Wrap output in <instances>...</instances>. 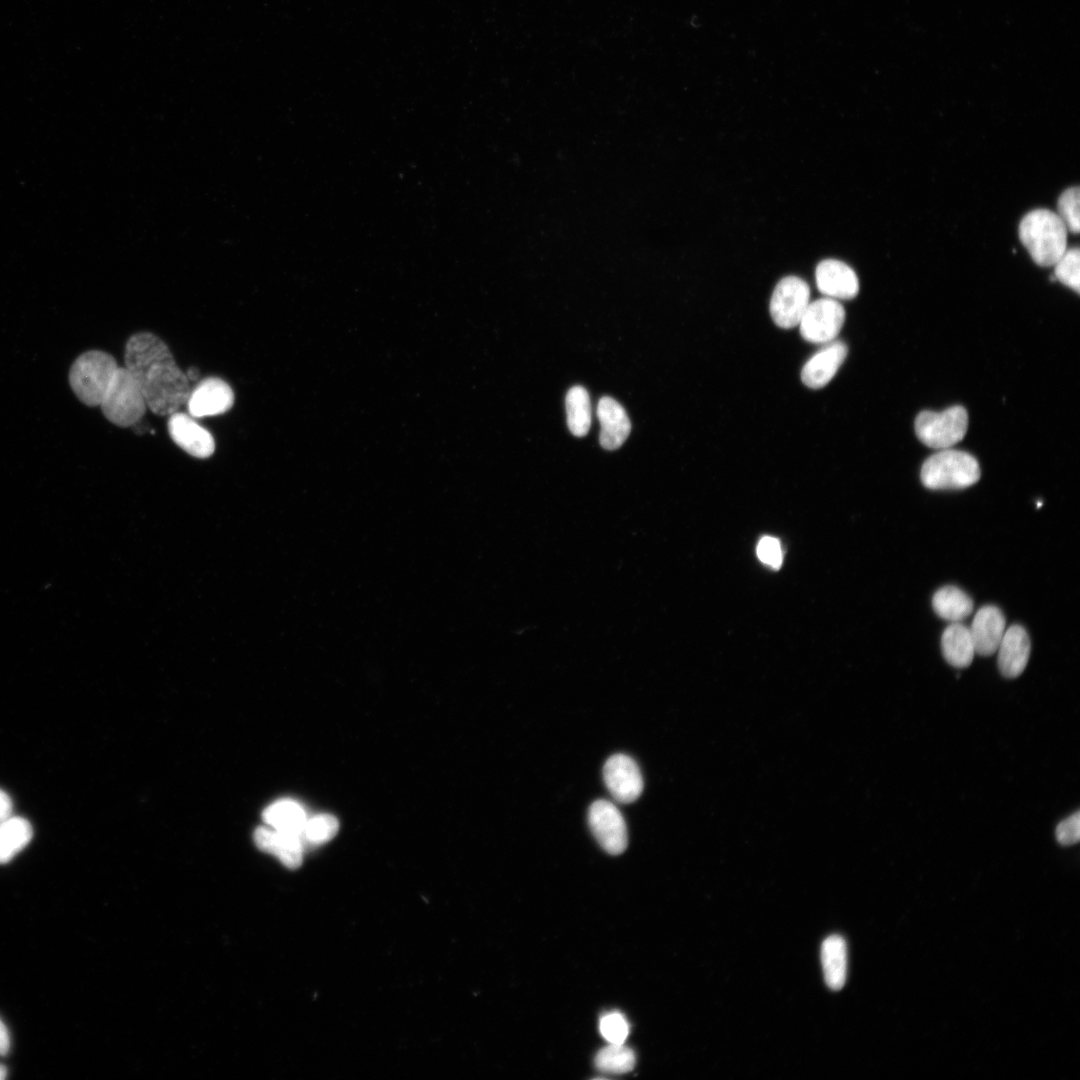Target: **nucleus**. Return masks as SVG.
<instances>
[{"label":"nucleus","mask_w":1080,"mask_h":1080,"mask_svg":"<svg viewBox=\"0 0 1080 1080\" xmlns=\"http://www.w3.org/2000/svg\"><path fill=\"white\" fill-rule=\"evenodd\" d=\"M124 359L152 412L169 416L186 404L191 391L189 380L158 336L150 332L131 336Z\"/></svg>","instance_id":"obj_1"},{"label":"nucleus","mask_w":1080,"mask_h":1080,"mask_svg":"<svg viewBox=\"0 0 1080 1080\" xmlns=\"http://www.w3.org/2000/svg\"><path fill=\"white\" fill-rule=\"evenodd\" d=\"M1018 231L1021 243L1039 266H1053L1067 249L1068 230L1051 210L1030 211L1020 221Z\"/></svg>","instance_id":"obj_2"},{"label":"nucleus","mask_w":1080,"mask_h":1080,"mask_svg":"<svg viewBox=\"0 0 1080 1080\" xmlns=\"http://www.w3.org/2000/svg\"><path fill=\"white\" fill-rule=\"evenodd\" d=\"M981 475L978 461L969 453L942 449L925 460L920 477L932 490L963 489L975 484Z\"/></svg>","instance_id":"obj_3"},{"label":"nucleus","mask_w":1080,"mask_h":1080,"mask_svg":"<svg viewBox=\"0 0 1080 1080\" xmlns=\"http://www.w3.org/2000/svg\"><path fill=\"white\" fill-rule=\"evenodd\" d=\"M118 367L112 355L100 350L87 351L70 368V386L82 403L100 406Z\"/></svg>","instance_id":"obj_4"},{"label":"nucleus","mask_w":1080,"mask_h":1080,"mask_svg":"<svg viewBox=\"0 0 1080 1080\" xmlns=\"http://www.w3.org/2000/svg\"><path fill=\"white\" fill-rule=\"evenodd\" d=\"M100 407L104 416L120 427L137 424L148 408L141 390L126 367H118Z\"/></svg>","instance_id":"obj_5"},{"label":"nucleus","mask_w":1080,"mask_h":1080,"mask_svg":"<svg viewBox=\"0 0 1080 1080\" xmlns=\"http://www.w3.org/2000/svg\"><path fill=\"white\" fill-rule=\"evenodd\" d=\"M968 415L962 406H952L942 412L922 411L915 420V432L926 446L948 449L966 434Z\"/></svg>","instance_id":"obj_6"},{"label":"nucleus","mask_w":1080,"mask_h":1080,"mask_svg":"<svg viewBox=\"0 0 1080 1080\" xmlns=\"http://www.w3.org/2000/svg\"><path fill=\"white\" fill-rule=\"evenodd\" d=\"M845 320L838 300L824 297L810 302L799 322L801 336L808 342L827 344L839 334Z\"/></svg>","instance_id":"obj_7"},{"label":"nucleus","mask_w":1080,"mask_h":1080,"mask_svg":"<svg viewBox=\"0 0 1080 1080\" xmlns=\"http://www.w3.org/2000/svg\"><path fill=\"white\" fill-rule=\"evenodd\" d=\"M808 284L797 276L782 278L775 286L770 300V314L780 328L797 326L810 303Z\"/></svg>","instance_id":"obj_8"},{"label":"nucleus","mask_w":1080,"mask_h":1080,"mask_svg":"<svg viewBox=\"0 0 1080 1080\" xmlns=\"http://www.w3.org/2000/svg\"><path fill=\"white\" fill-rule=\"evenodd\" d=\"M588 822L597 842L607 853L618 855L625 851L628 844L626 824L612 802L604 799L593 802L588 811Z\"/></svg>","instance_id":"obj_9"},{"label":"nucleus","mask_w":1080,"mask_h":1080,"mask_svg":"<svg viewBox=\"0 0 1080 1080\" xmlns=\"http://www.w3.org/2000/svg\"><path fill=\"white\" fill-rule=\"evenodd\" d=\"M603 778L610 794L620 803L635 801L643 790V779L636 762L624 754L608 758L603 767Z\"/></svg>","instance_id":"obj_10"},{"label":"nucleus","mask_w":1080,"mask_h":1080,"mask_svg":"<svg viewBox=\"0 0 1080 1080\" xmlns=\"http://www.w3.org/2000/svg\"><path fill=\"white\" fill-rule=\"evenodd\" d=\"M186 404L192 417L215 416L232 408L234 392L224 380L209 377L190 391Z\"/></svg>","instance_id":"obj_11"},{"label":"nucleus","mask_w":1080,"mask_h":1080,"mask_svg":"<svg viewBox=\"0 0 1080 1080\" xmlns=\"http://www.w3.org/2000/svg\"><path fill=\"white\" fill-rule=\"evenodd\" d=\"M169 416L168 432L176 445L196 458H208L213 454V436L191 415L176 411Z\"/></svg>","instance_id":"obj_12"},{"label":"nucleus","mask_w":1080,"mask_h":1080,"mask_svg":"<svg viewBox=\"0 0 1080 1080\" xmlns=\"http://www.w3.org/2000/svg\"><path fill=\"white\" fill-rule=\"evenodd\" d=\"M818 290L828 298L849 300L859 291V281L854 270L836 259L821 261L815 271Z\"/></svg>","instance_id":"obj_13"},{"label":"nucleus","mask_w":1080,"mask_h":1080,"mask_svg":"<svg viewBox=\"0 0 1080 1080\" xmlns=\"http://www.w3.org/2000/svg\"><path fill=\"white\" fill-rule=\"evenodd\" d=\"M847 352V346L841 341L827 343L804 364L802 382L812 389L824 387L844 362Z\"/></svg>","instance_id":"obj_14"},{"label":"nucleus","mask_w":1080,"mask_h":1080,"mask_svg":"<svg viewBox=\"0 0 1080 1080\" xmlns=\"http://www.w3.org/2000/svg\"><path fill=\"white\" fill-rule=\"evenodd\" d=\"M1005 624V617L998 607H981L969 628L975 653L981 656L995 653L1005 632Z\"/></svg>","instance_id":"obj_15"},{"label":"nucleus","mask_w":1080,"mask_h":1080,"mask_svg":"<svg viewBox=\"0 0 1080 1080\" xmlns=\"http://www.w3.org/2000/svg\"><path fill=\"white\" fill-rule=\"evenodd\" d=\"M998 667L1006 678L1018 677L1026 668L1031 643L1026 630L1020 625L1010 626L1003 634L997 649Z\"/></svg>","instance_id":"obj_16"},{"label":"nucleus","mask_w":1080,"mask_h":1080,"mask_svg":"<svg viewBox=\"0 0 1080 1080\" xmlns=\"http://www.w3.org/2000/svg\"><path fill=\"white\" fill-rule=\"evenodd\" d=\"M600 444L604 449H618L627 439L631 423L624 408L611 397H602L597 405Z\"/></svg>","instance_id":"obj_17"},{"label":"nucleus","mask_w":1080,"mask_h":1080,"mask_svg":"<svg viewBox=\"0 0 1080 1080\" xmlns=\"http://www.w3.org/2000/svg\"><path fill=\"white\" fill-rule=\"evenodd\" d=\"M254 841L260 850L276 856L287 868L296 869L302 864L305 845L297 835L258 827Z\"/></svg>","instance_id":"obj_18"},{"label":"nucleus","mask_w":1080,"mask_h":1080,"mask_svg":"<svg viewBox=\"0 0 1080 1080\" xmlns=\"http://www.w3.org/2000/svg\"><path fill=\"white\" fill-rule=\"evenodd\" d=\"M821 963L826 985L840 990L847 977V945L842 936L831 935L823 941Z\"/></svg>","instance_id":"obj_19"},{"label":"nucleus","mask_w":1080,"mask_h":1080,"mask_svg":"<svg viewBox=\"0 0 1080 1080\" xmlns=\"http://www.w3.org/2000/svg\"><path fill=\"white\" fill-rule=\"evenodd\" d=\"M941 648L945 660L957 668L969 666L976 654L969 628L959 622L943 631Z\"/></svg>","instance_id":"obj_20"},{"label":"nucleus","mask_w":1080,"mask_h":1080,"mask_svg":"<svg viewBox=\"0 0 1080 1080\" xmlns=\"http://www.w3.org/2000/svg\"><path fill=\"white\" fill-rule=\"evenodd\" d=\"M263 818L275 830L294 834L302 839L301 834L307 817L304 809L297 802L292 800L275 802L266 808Z\"/></svg>","instance_id":"obj_21"},{"label":"nucleus","mask_w":1080,"mask_h":1080,"mask_svg":"<svg viewBox=\"0 0 1080 1080\" xmlns=\"http://www.w3.org/2000/svg\"><path fill=\"white\" fill-rule=\"evenodd\" d=\"M935 613L951 622H959L973 611L972 599L955 586H944L937 590L932 598Z\"/></svg>","instance_id":"obj_22"},{"label":"nucleus","mask_w":1080,"mask_h":1080,"mask_svg":"<svg viewBox=\"0 0 1080 1080\" xmlns=\"http://www.w3.org/2000/svg\"><path fill=\"white\" fill-rule=\"evenodd\" d=\"M30 823L20 817H9L0 823V863L10 861L32 838Z\"/></svg>","instance_id":"obj_23"},{"label":"nucleus","mask_w":1080,"mask_h":1080,"mask_svg":"<svg viewBox=\"0 0 1080 1080\" xmlns=\"http://www.w3.org/2000/svg\"><path fill=\"white\" fill-rule=\"evenodd\" d=\"M567 423L571 433L583 437L591 425V404L588 392L582 386H573L566 395Z\"/></svg>","instance_id":"obj_24"},{"label":"nucleus","mask_w":1080,"mask_h":1080,"mask_svg":"<svg viewBox=\"0 0 1080 1080\" xmlns=\"http://www.w3.org/2000/svg\"><path fill=\"white\" fill-rule=\"evenodd\" d=\"M596 1068L609 1074L630 1072L636 1062L634 1051L623 1044H612L598 1051L594 1059Z\"/></svg>","instance_id":"obj_25"},{"label":"nucleus","mask_w":1080,"mask_h":1080,"mask_svg":"<svg viewBox=\"0 0 1080 1080\" xmlns=\"http://www.w3.org/2000/svg\"><path fill=\"white\" fill-rule=\"evenodd\" d=\"M339 822L330 814H319L307 818L302 830V840L306 845H321L331 840L338 832Z\"/></svg>","instance_id":"obj_26"},{"label":"nucleus","mask_w":1080,"mask_h":1080,"mask_svg":"<svg viewBox=\"0 0 1080 1080\" xmlns=\"http://www.w3.org/2000/svg\"><path fill=\"white\" fill-rule=\"evenodd\" d=\"M1054 266V278L1080 292V252L1078 247L1066 249Z\"/></svg>","instance_id":"obj_27"},{"label":"nucleus","mask_w":1080,"mask_h":1080,"mask_svg":"<svg viewBox=\"0 0 1080 1080\" xmlns=\"http://www.w3.org/2000/svg\"><path fill=\"white\" fill-rule=\"evenodd\" d=\"M1080 190L1078 186L1062 192L1058 198V216L1069 232L1078 234L1080 230Z\"/></svg>","instance_id":"obj_28"},{"label":"nucleus","mask_w":1080,"mask_h":1080,"mask_svg":"<svg viewBox=\"0 0 1080 1080\" xmlns=\"http://www.w3.org/2000/svg\"><path fill=\"white\" fill-rule=\"evenodd\" d=\"M629 1023L619 1011L604 1013L599 1020L601 1035L612 1044H623L629 1034Z\"/></svg>","instance_id":"obj_29"},{"label":"nucleus","mask_w":1080,"mask_h":1080,"mask_svg":"<svg viewBox=\"0 0 1080 1080\" xmlns=\"http://www.w3.org/2000/svg\"><path fill=\"white\" fill-rule=\"evenodd\" d=\"M1057 841L1064 846L1076 844L1080 839V813L1076 811L1062 820L1055 831Z\"/></svg>","instance_id":"obj_30"},{"label":"nucleus","mask_w":1080,"mask_h":1080,"mask_svg":"<svg viewBox=\"0 0 1080 1080\" xmlns=\"http://www.w3.org/2000/svg\"><path fill=\"white\" fill-rule=\"evenodd\" d=\"M757 555L759 559L773 567L779 568L782 564L783 553L779 541L770 536L763 537L757 545Z\"/></svg>","instance_id":"obj_31"},{"label":"nucleus","mask_w":1080,"mask_h":1080,"mask_svg":"<svg viewBox=\"0 0 1080 1080\" xmlns=\"http://www.w3.org/2000/svg\"><path fill=\"white\" fill-rule=\"evenodd\" d=\"M12 802L10 797L0 789V823L11 816Z\"/></svg>","instance_id":"obj_32"},{"label":"nucleus","mask_w":1080,"mask_h":1080,"mask_svg":"<svg viewBox=\"0 0 1080 1080\" xmlns=\"http://www.w3.org/2000/svg\"><path fill=\"white\" fill-rule=\"evenodd\" d=\"M9 1050V1036L6 1027L0 1020V1054L4 1055Z\"/></svg>","instance_id":"obj_33"},{"label":"nucleus","mask_w":1080,"mask_h":1080,"mask_svg":"<svg viewBox=\"0 0 1080 1080\" xmlns=\"http://www.w3.org/2000/svg\"><path fill=\"white\" fill-rule=\"evenodd\" d=\"M185 374H186L187 379L190 382V381L197 380L199 378L200 372L196 367H191V368H189L187 370V372Z\"/></svg>","instance_id":"obj_34"},{"label":"nucleus","mask_w":1080,"mask_h":1080,"mask_svg":"<svg viewBox=\"0 0 1080 1080\" xmlns=\"http://www.w3.org/2000/svg\"><path fill=\"white\" fill-rule=\"evenodd\" d=\"M5 1076H6V1069L3 1066H0V1080L4 1079Z\"/></svg>","instance_id":"obj_35"}]
</instances>
